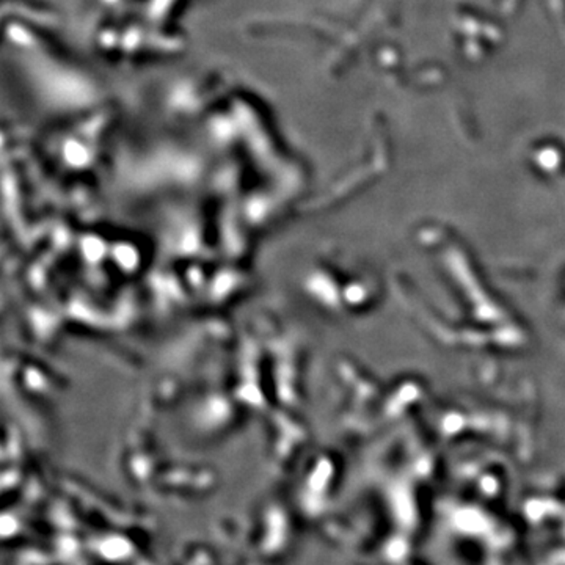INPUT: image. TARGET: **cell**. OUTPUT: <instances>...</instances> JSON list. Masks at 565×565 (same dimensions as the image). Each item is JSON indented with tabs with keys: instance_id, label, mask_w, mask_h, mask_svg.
<instances>
[{
	"instance_id": "cell-1",
	"label": "cell",
	"mask_w": 565,
	"mask_h": 565,
	"mask_svg": "<svg viewBox=\"0 0 565 565\" xmlns=\"http://www.w3.org/2000/svg\"><path fill=\"white\" fill-rule=\"evenodd\" d=\"M102 553L110 559H118V557H123L129 553V545L128 542L121 539H111L102 543Z\"/></svg>"
}]
</instances>
